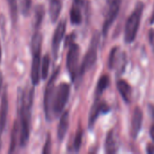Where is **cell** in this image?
Returning <instances> with one entry per match:
<instances>
[{
	"instance_id": "9",
	"label": "cell",
	"mask_w": 154,
	"mask_h": 154,
	"mask_svg": "<svg viewBox=\"0 0 154 154\" xmlns=\"http://www.w3.org/2000/svg\"><path fill=\"white\" fill-rule=\"evenodd\" d=\"M41 54L32 55V63L31 70V79L33 86H37L41 80Z\"/></svg>"
},
{
	"instance_id": "2",
	"label": "cell",
	"mask_w": 154,
	"mask_h": 154,
	"mask_svg": "<svg viewBox=\"0 0 154 154\" xmlns=\"http://www.w3.org/2000/svg\"><path fill=\"white\" fill-rule=\"evenodd\" d=\"M59 71L60 69H58L53 75L51 76L45 92H44V99H43V106H44V113H45V116L46 119L48 121H51L54 117V114H53V102H54V95H55V86H54V82L55 79H57L58 75H59Z\"/></svg>"
},
{
	"instance_id": "21",
	"label": "cell",
	"mask_w": 154,
	"mask_h": 154,
	"mask_svg": "<svg viewBox=\"0 0 154 154\" xmlns=\"http://www.w3.org/2000/svg\"><path fill=\"white\" fill-rule=\"evenodd\" d=\"M8 6H9V12L11 15L12 22L14 23H16L18 18V7H17V0H7Z\"/></svg>"
},
{
	"instance_id": "20",
	"label": "cell",
	"mask_w": 154,
	"mask_h": 154,
	"mask_svg": "<svg viewBox=\"0 0 154 154\" xmlns=\"http://www.w3.org/2000/svg\"><path fill=\"white\" fill-rule=\"evenodd\" d=\"M49 68H50V57L48 54L44 55L42 58V60L41 62V76L42 79H46L49 73Z\"/></svg>"
},
{
	"instance_id": "27",
	"label": "cell",
	"mask_w": 154,
	"mask_h": 154,
	"mask_svg": "<svg viewBox=\"0 0 154 154\" xmlns=\"http://www.w3.org/2000/svg\"><path fill=\"white\" fill-rule=\"evenodd\" d=\"M147 152L148 153H154V145L149 144L147 147Z\"/></svg>"
},
{
	"instance_id": "29",
	"label": "cell",
	"mask_w": 154,
	"mask_h": 154,
	"mask_svg": "<svg viewBox=\"0 0 154 154\" xmlns=\"http://www.w3.org/2000/svg\"><path fill=\"white\" fill-rule=\"evenodd\" d=\"M2 84H3V76H2V73L0 71V90H1V88H2Z\"/></svg>"
},
{
	"instance_id": "6",
	"label": "cell",
	"mask_w": 154,
	"mask_h": 154,
	"mask_svg": "<svg viewBox=\"0 0 154 154\" xmlns=\"http://www.w3.org/2000/svg\"><path fill=\"white\" fill-rule=\"evenodd\" d=\"M121 1L122 0H113L110 3V8L106 14V19L104 22V25H103V34L104 35L107 34L110 26L113 24V23L116 19V16H117L119 10H120Z\"/></svg>"
},
{
	"instance_id": "31",
	"label": "cell",
	"mask_w": 154,
	"mask_h": 154,
	"mask_svg": "<svg viewBox=\"0 0 154 154\" xmlns=\"http://www.w3.org/2000/svg\"><path fill=\"white\" fill-rule=\"evenodd\" d=\"M1 56H2V51H1V44H0V61H1Z\"/></svg>"
},
{
	"instance_id": "4",
	"label": "cell",
	"mask_w": 154,
	"mask_h": 154,
	"mask_svg": "<svg viewBox=\"0 0 154 154\" xmlns=\"http://www.w3.org/2000/svg\"><path fill=\"white\" fill-rule=\"evenodd\" d=\"M70 92L69 85L67 83H61L58 86L55 90L54 95V102H53V114L54 117L58 116L60 113H62L67 101L69 99Z\"/></svg>"
},
{
	"instance_id": "30",
	"label": "cell",
	"mask_w": 154,
	"mask_h": 154,
	"mask_svg": "<svg viewBox=\"0 0 154 154\" xmlns=\"http://www.w3.org/2000/svg\"><path fill=\"white\" fill-rule=\"evenodd\" d=\"M154 23V8H153V13L152 14V17H151V23Z\"/></svg>"
},
{
	"instance_id": "24",
	"label": "cell",
	"mask_w": 154,
	"mask_h": 154,
	"mask_svg": "<svg viewBox=\"0 0 154 154\" xmlns=\"http://www.w3.org/2000/svg\"><path fill=\"white\" fill-rule=\"evenodd\" d=\"M31 3H32V0H20L21 12L23 15H27L29 14L30 8H31Z\"/></svg>"
},
{
	"instance_id": "32",
	"label": "cell",
	"mask_w": 154,
	"mask_h": 154,
	"mask_svg": "<svg viewBox=\"0 0 154 154\" xmlns=\"http://www.w3.org/2000/svg\"><path fill=\"white\" fill-rule=\"evenodd\" d=\"M112 1H113V0H107V2H108V3H109V4H110V3H111V2H112Z\"/></svg>"
},
{
	"instance_id": "12",
	"label": "cell",
	"mask_w": 154,
	"mask_h": 154,
	"mask_svg": "<svg viewBox=\"0 0 154 154\" xmlns=\"http://www.w3.org/2000/svg\"><path fill=\"white\" fill-rule=\"evenodd\" d=\"M69 113L64 112L60 116V120L59 126H58V131H57L58 139L60 141H62L63 138L65 137V135L67 134V131L69 129Z\"/></svg>"
},
{
	"instance_id": "15",
	"label": "cell",
	"mask_w": 154,
	"mask_h": 154,
	"mask_svg": "<svg viewBox=\"0 0 154 154\" xmlns=\"http://www.w3.org/2000/svg\"><path fill=\"white\" fill-rule=\"evenodd\" d=\"M62 7V0H50V17L52 23L59 18Z\"/></svg>"
},
{
	"instance_id": "5",
	"label": "cell",
	"mask_w": 154,
	"mask_h": 154,
	"mask_svg": "<svg viewBox=\"0 0 154 154\" xmlns=\"http://www.w3.org/2000/svg\"><path fill=\"white\" fill-rule=\"evenodd\" d=\"M79 59V47L78 44H71L67 55V69L72 80L75 79L78 73V65Z\"/></svg>"
},
{
	"instance_id": "18",
	"label": "cell",
	"mask_w": 154,
	"mask_h": 154,
	"mask_svg": "<svg viewBox=\"0 0 154 154\" xmlns=\"http://www.w3.org/2000/svg\"><path fill=\"white\" fill-rule=\"evenodd\" d=\"M42 34L39 32H35L32 38L31 49L32 55L40 54L41 53V46H42Z\"/></svg>"
},
{
	"instance_id": "33",
	"label": "cell",
	"mask_w": 154,
	"mask_h": 154,
	"mask_svg": "<svg viewBox=\"0 0 154 154\" xmlns=\"http://www.w3.org/2000/svg\"><path fill=\"white\" fill-rule=\"evenodd\" d=\"M0 145H1V144H0Z\"/></svg>"
},
{
	"instance_id": "25",
	"label": "cell",
	"mask_w": 154,
	"mask_h": 154,
	"mask_svg": "<svg viewBox=\"0 0 154 154\" xmlns=\"http://www.w3.org/2000/svg\"><path fill=\"white\" fill-rule=\"evenodd\" d=\"M51 152V136L50 134H48L47 139H46V143L44 144V148L42 150V153H50Z\"/></svg>"
},
{
	"instance_id": "28",
	"label": "cell",
	"mask_w": 154,
	"mask_h": 154,
	"mask_svg": "<svg viewBox=\"0 0 154 154\" xmlns=\"http://www.w3.org/2000/svg\"><path fill=\"white\" fill-rule=\"evenodd\" d=\"M150 134H151V137H152V139L154 141V125L151 128V132H150Z\"/></svg>"
},
{
	"instance_id": "17",
	"label": "cell",
	"mask_w": 154,
	"mask_h": 154,
	"mask_svg": "<svg viewBox=\"0 0 154 154\" xmlns=\"http://www.w3.org/2000/svg\"><path fill=\"white\" fill-rule=\"evenodd\" d=\"M44 16V7L42 5H38L34 8V14H33V27L38 29L41 26V23L43 20Z\"/></svg>"
},
{
	"instance_id": "16",
	"label": "cell",
	"mask_w": 154,
	"mask_h": 154,
	"mask_svg": "<svg viewBox=\"0 0 154 154\" xmlns=\"http://www.w3.org/2000/svg\"><path fill=\"white\" fill-rule=\"evenodd\" d=\"M20 138V124L18 121H15L12 129V134H11V142H10V148L8 152L13 153L15 151L16 148V143H17V139Z\"/></svg>"
},
{
	"instance_id": "3",
	"label": "cell",
	"mask_w": 154,
	"mask_h": 154,
	"mask_svg": "<svg viewBox=\"0 0 154 154\" xmlns=\"http://www.w3.org/2000/svg\"><path fill=\"white\" fill-rule=\"evenodd\" d=\"M98 42H99V35L96 33L89 44L88 50L83 59L81 67L79 69V74L82 76L85 72L89 70L94 64L96 63L97 58V48H98Z\"/></svg>"
},
{
	"instance_id": "13",
	"label": "cell",
	"mask_w": 154,
	"mask_h": 154,
	"mask_svg": "<svg viewBox=\"0 0 154 154\" xmlns=\"http://www.w3.org/2000/svg\"><path fill=\"white\" fill-rule=\"evenodd\" d=\"M81 0H74V4L70 10V21L73 24H79L82 21Z\"/></svg>"
},
{
	"instance_id": "8",
	"label": "cell",
	"mask_w": 154,
	"mask_h": 154,
	"mask_svg": "<svg viewBox=\"0 0 154 154\" xmlns=\"http://www.w3.org/2000/svg\"><path fill=\"white\" fill-rule=\"evenodd\" d=\"M143 119V111L139 107H136L134 111L133 117H132V136L134 139L138 136L142 129Z\"/></svg>"
},
{
	"instance_id": "1",
	"label": "cell",
	"mask_w": 154,
	"mask_h": 154,
	"mask_svg": "<svg viewBox=\"0 0 154 154\" xmlns=\"http://www.w3.org/2000/svg\"><path fill=\"white\" fill-rule=\"evenodd\" d=\"M143 8H144V5L142 2L138 3L134 12L131 14V15L128 17L126 21L125 27V42L127 43L133 42L136 38Z\"/></svg>"
},
{
	"instance_id": "23",
	"label": "cell",
	"mask_w": 154,
	"mask_h": 154,
	"mask_svg": "<svg viewBox=\"0 0 154 154\" xmlns=\"http://www.w3.org/2000/svg\"><path fill=\"white\" fill-rule=\"evenodd\" d=\"M82 136H83V132L81 129H79L76 134L74 143H73V149L75 152H79V150L80 149L81 143H82Z\"/></svg>"
},
{
	"instance_id": "10",
	"label": "cell",
	"mask_w": 154,
	"mask_h": 154,
	"mask_svg": "<svg viewBox=\"0 0 154 154\" xmlns=\"http://www.w3.org/2000/svg\"><path fill=\"white\" fill-rule=\"evenodd\" d=\"M109 111V107L107 106L106 104L105 103H100V102H97L95 103V105L93 106L91 111H90V115H89V119H88V125L89 127L92 128L97 118L98 117V116L100 114H104V113H107Z\"/></svg>"
},
{
	"instance_id": "26",
	"label": "cell",
	"mask_w": 154,
	"mask_h": 154,
	"mask_svg": "<svg viewBox=\"0 0 154 154\" xmlns=\"http://www.w3.org/2000/svg\"><path fill=\"white\" fill-rule=\"evenodd\" d=\"M116 48H114L112 50V51L110 52V58H109V67L110 69L113 68L114 66V62H115V56H116Z\"/></svg>"
},
{
	"instance_id": "14",
	"label": "cell",
	"mask_w": 154,
	"mask_h": 154,
	"mask_svg": "<svg viewBox=\"0 0 154 154\" xmlns=\"http://www.w3.org/2000/svg\"><path fill=\"white\" fill-rule=\"evenodd\" d=\"M117 89L120 93V95L122 96L123 99L127 102L130 103L131 101V95H132V88L131 86L125 81V80H119L117 82Z\"/></svg>"
},
{
	"instance_id": "11",
	"label": "cell",
	"mask_w": 154,
	"mask_h": 154,
	"mask_svg": "<svg viewBox=\"0 0 154 154\" xmlns=\"http://www.w3.org/2000/svg\"><path fill=\"white\" fill-rule=\"evenodd\" d=\"M7 114H8V97H7L6 88H5L3 95H2L1 106H0V135L5 129Z\"/></svg>"
},
{
	"instance_id": "7",
	"label": "cell",
	"mask_w": 154,
	"mask_h": 154,
	"mask_svg": "<svg viewBox=\"0 0 154 154\" xmlns=\"http://www.w3.org/2000/svg\"><path fill=\"white\" fill-rule=\"evenodd\" d=\"M65 31H66V21L64 20V21L60 22V23L58 24V26L55 30L53 38H52V51H53L55 58L58 55L60 44L63 37H64Z\"/></svg>"
},
{
	"instance_id": "19",
	"label": "cell",
	"mask_w": 154,
	"mask_h": 154,
	"mask_svg": "<svg viewBox=\"0 0 154 154\" xmlns=\"http://www.w3.org/2000/svg\"><path fill=\"white\" fill-rule=\"evenodd\" d=\"M117 151L116 142L113 131H110L107 134L106 141V153H116Z\"/></svg>"
},
{
	"instance_id": "22",
	"label": "cell",
	"mask_w": 154,
	"mask_h": 154,
	"mask_svg": "<svg viewBox=\"0 0 154 154\" xmlns=\"http://www.w3.org/2000/svg\"><path fill=\"white\" fill-rule=\"evenodd\" d=\"M109 81H110L109 77L106 76V75H104V76H102V77L99 79L98 83H97V94L98 96L101 95V94L104 92V90L108 87Z\"/></svg>"
}]
</instances>
